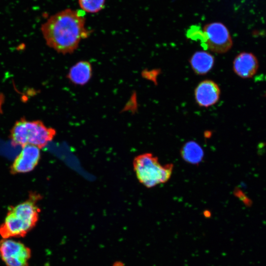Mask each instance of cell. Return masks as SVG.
<instances>
[{
    "instance_id": "ba28073f",
    "label": "cell",
    "mask_w": 266,
    "mask_h": 266,
    "mask_svg": "<svg viewBox=\"0 0 266 266\" xmlns=\"http://www.w3.org/2000/svg\"><path fill=\"white\" fill-rule=\"evenodd\" d=\"M220 89L214 81L206 79L200 82L194 91L195 100L200 107H208L216 104L220 97Z\"/></svg>"
},
{
    "instance_id": "8992f818",
    "label": "cell",
    "mask_w": 266,
    "mask_h": 266,
    "mask_svg": "<svg viewBox=\"0 0 266 266\" xmlns=\"http://www.w3.org/2000/svg\"><path fill=\"white\" fill-rule=\"evenodd\" d=\"M31 249L14 238L0 240V258L6 266H29Z\"/></svg>"
},
{
    "instance_id": "7a4b0ae2",
    "label": "cell",
    "mask_w": 266,
    "mask_h": 266,
    "mask_svg": "<svg viewBox=\"0 0 266 266\" xmlns=\"http://www.w3.org/2000/svg\"><path fill=\"white\" fill-rule=\"evenodd\" d=\"M41 199L39 194L32 192L25 201L8 207L0 225L1 238L23 237L32 231L39 220L40 209L37 203Z\"/></svg>"
},
{
    "instance_id": "6da1fadb",
    "label": "cell",
    "mask_w": 266,
    "mask_h": 266,
    "mask_svg": "<svg viewBox=\"0 0 266 266\" xmlns=\"http://www.w3.org/2000/svg\"><path fill=\"white\" fill-rule=\"evenodd\" d=\"M85 25L80 11L66 9L50 17L42 25L41 31L48 46L59 53L70 54L89 34Z\"/></svg>"
},
{
    "instance_id": "3957f363",
    "label": "cell",
    "mask_w": 266,
    "mask_h": 266,
    "mask_svg": "<svg viewBox=\"0 0 266 266\" xmlns=\"http://www.w3.org/2000/svg\"><path fill=\"white\" fill-rule=\"evenodd\" d=\"M56 130L47 127L40 120L29 121L24 118L16 121L10 130L9 138L12 145L35 146L40 149L45 147L55 136Z\"/></svg>"
},
{
    "instance_id": "8fae6325",
    "label": "cell",
    "mask_w": 266,
    "mask_h": 266,
    "mask_svg": "<svg viewBox=\"0 0 266 266\" xmlns=\"http://www.w3.org/2000/svg\"><path fill=\"white\" fill-rule=\"evenodd\" d=\"M92 75V68L91 64L86 61H81L70 68L67 77L72 83L83 85L89 82Z\"/></svg>"
},
{
    "instance_id": "5bb4252c",
    "label": "cell",
    "mask_w": 266,
    "mask_h": 266,
    "mask_svg": "<svg viewBox=\"0 0 266 266\" xmlns=\"http://www.w3.org/2000/svg\"><path fill=\"white\" fill-rule=\"evenodd\" d=\"M112 266H125L124 264L121 262H115Z\"/></svg>"
},
{
    "instance_id": "30bf717a",
    "label": "cell",
    "mask_w": 266,
    "mask_h": 266,
    "mask_svg": "<svg viewBox=\"0 0 266 266\" xmlns=\"http://www.w3.org/2000/svg\"><path fill=\"white\" fill-rule=\"evenodd\" d=\"M214 62V56L204 51L196 52L189 60L192 69L198 75H204L209 72L213 68Z\"/></svg>"
},
{
    "instance_id": "9c48e42d",
    "label": "cell",
    "mask_w": 266,
    "mask_h": 266,
    "mask_svg": "<svg viewBox=\"0 0 266 266\" xmlns=\"http://www.w3.org/2000/svg\"><path fill=\"white\" fill-rule=\"evenodd\" d=\"M233 68L234 72L238 76L244 79L251 78L258 71V59L252 53L241 52L234 59Z\"/></svg>"
},
{
    "instance_id": "7c38bea8",
    "label": "cell",
    "mask_w": 266,
    "mask_h": 266,
    "mask_svg": "<svg viewBox=\"0 0 266 266\" xmlns=\"http://www.w3.org/2000/svg\"><path fill=\"white\" fill-rule=\"evenodd\" d=\"M183 154L186 160L192 162H197L201 159V151L197 144L189 143L185 146Z\"/></svg>"
},
{
    "instance_id": "5b68a950",
    "label": "cell",
    "mask_w": 266,
    "mask_h": 266,
    "mask_svg": "<svg viewBox=\"0 0 266 266\" xmlns=\"http://www.w3.org/2000/svg\"><path fill=\"white\" fill-rule=\"evenodd\" d=\"M202 36L207 47L214 53H226L233 46L230 32L221 22H211L204 25Z\"/></svg>"
},
{
    "instance_id": "52a82bcc",
    "label": "cell",
    "mask_w": 266,
    "mask_h": 266,
    "mask_svg": "<svg viewBox=\"0 0 266 266\" xmlns=\"http://www.w3.org/2000/svg\"><path fill=\"white\" fill-rule=\"evenodd\" d=\"M13 162L10 171L12 174L24 173L32 171L37 165L40 158V151L38 147L27 145Z\"/></svg>"
},
{
    "instance_id": "277c9868",
    "label": "cell",
    "mask_w": 266,
    "mask_h": 266,
    "mask_svg": "<svg viewBox=\"0 0 266 266\" xmlns=\"http://www.w3.org/2000/svg\"><path fill=\"white\" fill-rule=\"evenodd\" d=\"M133 167L139 182L147 188L166 182L170 178L173 165H162L158 158L150 153L135 157Z\"/></svg>"
},
{
    "instance_id": "4fadbf2b",
    "label": "cell",
    "mask_w": 266,
    "mask_h": 266,
    "mask_svg": "<svg viewBox=\"0 0 266 266\" xmlns=\"http://www.w3.org/2000/svg\"><path fill=\"white\" fill-rule=\"evenodd\" d=\"M81 8L89 13H97L104 6L105 0H79Z\"/></svg>"
}]
</instances>
